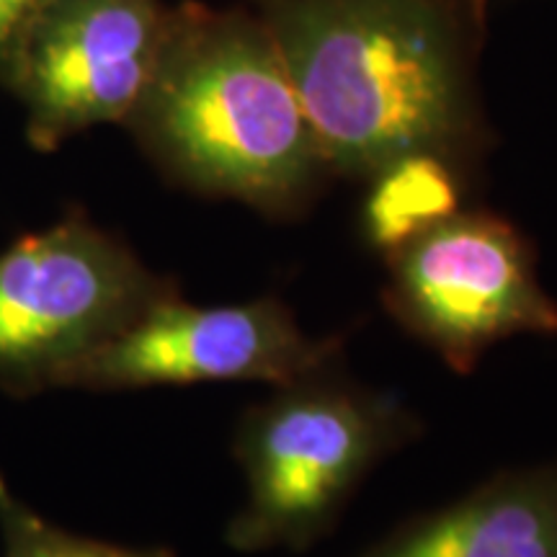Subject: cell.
<instances>
[{"label":"cell","mask_w":557,"mask_h":557,"mask_svg":"<svg viewBox=\"0 0 557 557\" xmlns=\"http://www.w3.org/2000/svg\"><path fill=\"white\" fill-rule=\"evenodd\" d=\"M274 37L331 176L369 181L436 156L475 176L487 0H250Z\"/></svg>","instance_id":"6da1fadb"},{"label":"cell","mask_w":557,"mask_h":557,"mask_svg":"<svg viewBox=\"0 0 557 557\" xmlns=\"http://www.w3.org/2000/svg\"><path fill=\"white\" fill-rule=\"evenodd\" d=\"M124 127L171 184L269 218L305 212L331 178L282 52L250 9L169 5Z\"/></svg>","instance_id":"7a4b0ae2"},{"label":"cell","mask_w":557,"mask_h":557,"mask_svg":"<svg viewBox=\"0 0 557 557\" xmlns=\"http://www.w3.org/2000/svg\"><path fill=\"white\" fill-rule=\"evenodd\" d=\"M416 429L398 400L323 372L278 387L248 410L235 436L248 496L230 521L227 545L238 553L312 545L367 472Z\"/></svg>","instance_id":"3957f363"},{"label":"cell","mask_w":557,"mask_h":557,"mask_svg":"<svg viewBox=\"0 0 557 557\" xmlns=\"http://www.w3.org/2000/svg\"><path fill=\"white\" fill-rule=\"evenodd\" d=\"M173 292L81 209L21 235L0 250V389L26 400L60 387L75 361Z\"/></svg>","instance_id":"277c9868"},{"label":"cell","mask_w":557,"mask_h":557,"mask_svg":"<svg viewBox=\"0 0 557 557\" xmlns=\"http://www.w3.org/2000/svg\"><path fill=\"white\" fill-rule=\"evenodd\" d=\"M385 261V310L457 374H470L504 338L557 336V302L540 284L537 250L496 212L459 209Z\"/></svg>","instance_id":"5b68a950"},{"label":"cell","mask_w":557,"mask_h":557,"mask_svg":"<svg viewBox=\"0 0 557 557\" xmlns=\"http://www.w3.org/2000/svg\"><path fill=\"white\" fill-rule=\"evenodd\" d=\"M338 351V336H308L278 297L201 308L173 292L75 361L60 387L96 393L199 382L287 387L325 372Z\"/></svg>","instance_id":"8992f818"},{"label":"cell","mask_w":557,"mask_h":557,"mask_svg":"<svg viewBox=\"0 0 557 557\" xmlns=\"http://www.w3.org/2000/svg\"><path fill=\"white\" fill-rule=\"evenodd\" d=\"M163 0H52L11 54L0 86L26 111L39 152L124 124L148 86L163 41Z\"/></svg>","instance_id":"52a82bcc"},{"label":"cell","mask_w":557,"mask_h":557,"mask_svg":"<svg viewBox=\"0 0 557 557\" xmlns=\"http://www.w3.org/2000/svg\"><path fill=\"white\" fill-rule=\"evenodd\" d=\"M359 557H557V465L491 480Z\"/></svg>","instance_id":"ba28073f"},{"label":"cell","mask_w":557,"mask_h":557,"mask_svg":"<svg viewBox=\"0 0 557 557\" xmlns=\"http://www.w3.org/2000/svg\"><path fill=\"white\" fill-rule=\"evenodd\" d=\"M465 186L462 173L436 156L393 160L369 178L361 233L377 253L389 256L457 214Z\"/></svg>","instance_id":"9c48e42d"},{"label":"cell","mask_w":557,"mask_h":557,"mask_svg":"<svg viewBox=\"0 0 557 557\" xmlns=\"http://www.w3.org/2000/svg\"><path fill=\"white\" fill-rule=\"evenodd\" d=\"M3 557H176L165 547H124L67 532L21 500L0 475Z\"/></svg>","instance_id":"30bf717a"},{"label":"cell","mask_w":557,"mask_h":557,"mask_svg":"<svg viewBox=\"0 0 557 557\" xmlns=\"http://www.w3.org/2000/svg\"><path fill=\"white\" fill-rule=\"evenodd\" d=\"M50 3L52 0H0V78L21 37Z\"/></svg>","instance_id":"8fae6325"}]
</instances>
